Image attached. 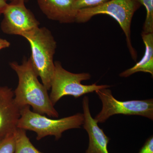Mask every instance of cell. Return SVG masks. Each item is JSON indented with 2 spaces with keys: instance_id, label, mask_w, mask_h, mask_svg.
Wrapping results in <instances>:
<instances>
[{
  "instance_id": "6da1fadb",
  "label": "cell",
  "mask_w": 153,
  "mask_h": 153,
  "mask_svg": "<svg viewBox=\"0 0 153 153\" xmlns=\"http://www.w3.org/2000/svg\"><path fill=\"white\" fill-rule=\"evenodd\" d=\"M10 66L16 73L18 86L14 92L15 102L21 109L29 105L34 112L49 117L58 118L59 114L51 101L48 90L39 82L30 58H25L22 64L16 61Z\"/></svg>"
},
{
  "instance_id": "7a4b0ae2",
  "label": "cell",
  "mask_w": 153,
  "mask_h": 153,
  "mask_svg": "<svg viewBox=\"0 0 153 153\" xmlns=\"http://www.w3.org/2000/svg\"><path fill=\"white\" fill-rule=\"evenodd\" d=\"M22 37L30 44V59L33 68L43 85L47 90H50L55 72L54 56L57 48L54 36L47 28L39 27Z\"/></svg>"
},
{
  "instance_id": "3957f363",
  "label": "cell",
  "mask_w": 153,
  "mask_h": 153,
  "mask_svg": "<svg viewBox=\"0 0 153 153\" xmlns=\"http://www.w3.org/2000/svg\"><path fill=\"white\" fill-rule=\"evenodd\" d=\"M141 6L138 0H110L97 7L78 10L75 22L85 23L99 15H108L112 17L123 31L129 51L132 59L136 61L137 53L131 43V25L134 14Z\"/></svg>"
},
{
  "instance_id": "277c9868",
  "label": "cell",
  "mask_w": 153,
  "mask_h": 153,
  "mask_svg": "<svg viewBox=\"0 0 153 153\" xmlns=\"http://www.w3.org/2000/svg\"><path fill=\"white\" fill-rule=\"evenodd\" d=\"M27 105L21 109V116L17 128L35 132L36 140H40L48 136L60 139L64 131L74 128H79L83 125V114L78 113L60 119H52L44 115L32 111Z\"/></svg>"
},
{
  "instance_id": "5b68a950",
  "label": "cell",
  "mask_w": 153,
  "mask_h": 153,
  "mask_svg": "<svg viewBox=\"0 0 153 153\" xmlns=\"http://www.w3.org/2000/svg\"><path fill=\"white\" fill-rule=\"evenodd\" d=\"M55 72L51 83L49 97L52 104H55L64 96H71L78 98L96 91L109 88L110 85H98L96 83L83 85L81 82L88 80L91 75L88 73H71L63 68L60 61L55 62Z\"/></svg>"
},
{
  "instance_id": "8992f818",
  "label": "cell",
  "mask_w": 153,
  "mask_h": 153,
  "mask_svg": "<svg viewBox=\"0 0 153 153\" xmlns=\"http://www.w3.org/2000/svg\"><path fill=\"white\" fill-rule=\"evenodd\" d=\"M102 103L101 111L94 120L97 123H104L115 114L138 115L153 120V99L120 101L115 98L109 88L95 91Z\"/></svg>"
},
{
  "instance_id": "52a82bcc",
  "label": "cell",
  "mask_w": 153,
  "mask_h": 153,
  "mask_svg": "<svg viewBox=\"0 0 153 153\" xmlns=\"http://www.w3.org/2000/svg\"><path fill=\"white\" fill-rule=\"evenodd\" d=\"M23 0L8 4L3 13L1 24L2 31L7 35L23 37L25 34L39 27L40 22L35 15L25 5Z\"/></svg>"
},
{
  "instance_id": "ba28073f",
  "label": "cell",
  "mask_w": 153,
  "mask_h": 153,
  "mask_svg": "<svg viewBox=\"0 0 153 153\" xmlns=\"http://www.w3.org/2000/svg\"><path fill=\"white\" fill-rule=\"evenodd\" d=\"M21 109L15 102L12 89L0 86V140L16 131Z\"/></svg>"
},
{
  "instance_id": "9c48e42d",
  "label": "cell",
  "mask_w": 153,
  "mask_h": 153,
  "mask_svg": "<svg viewBox=\"0 0 153 153\" xmlns=\"http://www.w3.org/2000/svg\"><path fill=\"white\" fill-rule=\"evenodd\" d=\"M89 101L88 97L85 96L82 102L84 116L82 126L89 137V143L85 153H109L108 145L109 138L99 127L98 123L92 117L89 108Z\"/></svg>"
},
{
  "instance_id": "30bf717a",
  "label": "cell",
  "mask_w": 153,
  "mask_h": 153,
  "mask_svg": "<svg viewBox=\"0 0 153 153\" xmlns=\"http://www.w3.org/2000/svg\"><path fill=\"white\" fill-rule=\"evenodd\" d=\"M41 12L52 21L61 24L75 22L77 11L74 0H37Z\"/></svg>"
},
{
  "instance_id": "8fae6325",
  "label": "cell",
  "mask_w": 153,
  "mask_h": 153,
  "mask_svg": "<svg viewBox=\"0 0 153 153\" xmlns=\"http://www.w3.org/2000/svg\"><path fill=\"white\" fill-rule=\"evenodd\" d=\"M142 38L145 46L143 56L134 66L123 71L119 74L123 77H127L139 72L149 73L153 76V33H142Z\"/></svg>"
},
{
  "instance_id": "7c38bea8",
  "label": "cell",
  "mask_w": 153,
  "mask_h": 153,
  "mask_svg": "<svg viewBox=\"0 0 153 153\" xmlns=\"http://www.w3.org/2000/svg\"><path fill=\"white\" fill-rule=\"evenodd\" d=\"M15 134L16 146L14 153H41L30 142L26 130L17 128Z\"/></svg>"
},
{
  "instance_id": "4fadbf2b",
  "label": "cell",
  "mask_w": 153,
  "mask_h": 153,
  "mask_svg": "<svg viewBox=\"0 0 153 153\" xmlns=\"http://www.w3.org/2000/svg\"><path fill=\"white\" fill-rule=\"evenodd\" d=\"M146 10V16L143 26V33H153V0H138Z\"/></svg>"
},
{
  "instance_id": "5bb4252c",
  "label": "cell",
  "mask_w": 153,
  "mask_h": 153,
  "mask_svg": "<svg viewBox=\"0 0 153 153\" xmlns=\"http://www.w3.org/2000/svg\"><path fill=\"white\" fill-rule=\"evenodd\" d=\"M15 132L0 140V153H14L16 146Z\"/></svg>"
},
{
  "instance_id": "9a60e30c",
  "label": "cell",
  "mask_w": 153,
  "mask_h": 153,
  "mask_svg": "<svg viewBox=\"0 0 153 153\" xmlns=\"http://www.w3.org/2000/svg\"><path fill=\"white\" fill-rule=\"evenodd\" d=\"M110 0H74V8L76 11L81 9L94 7Z\"/></svg>"
},
{
  "instance_id": "2e32d148",
  "label": "cell",
  "mask_w": 153,
  "mask_h": 153,
  "mask_svg": "<svg viewBox=\"0 0 153 153\" xmlns=\"http://www.w3.org/2000/svg\"><path fill=\"white\" fill-rule=\"evenodd\" d=\"M138 153H153V137L151 136L147 139Z\"/></svg>"
},
{
  "instance_id": "e0dca14e",
  "label": "cell",
  "mask_w": 153,
  "mask_h": 153,
  "mask_svg": "<svg viewBox=\"0 0 153 153\" xmlns=\"http://www.w3.org/2000/svg\"><path fill=\"white\" fill-rule=\"evenodd\" d=\"M10 43L6 39L0 38V50L8 48L10 46Z\"/></svg>"
},
{
  "instance_id": "ac0fdd59",
  "label": "cell",
  "mask_w": 153,
  "mask_h": 153,
  "mask_svg": "<svg viewBox=\"0 0 153 153\" xmlns=\"http://www.w3.org/2000/svg\"><path fill=\"white\" fill-rule=\"evenodd\" d=\"M8 4L6 0H0V15H3Z\"/></svg>"
},
{
  "instance_id": "d6986e66",
  "label": "cell",
  "mask_w": 153,
  "mask_h": 153,
  "mask_svg": "<svg viewBox=\"0 0 153 153\" xmlns=\"http://www.w3.org/2000/svg\"><path fill=\"white\" fill-rule=\"evenodd\" d=\"M7 1H8L10 2H11L14 1H18V0H6ZM25 2V3H27L28 2H29L30 0H23Z\"/></svg>"
}]
</instances>
